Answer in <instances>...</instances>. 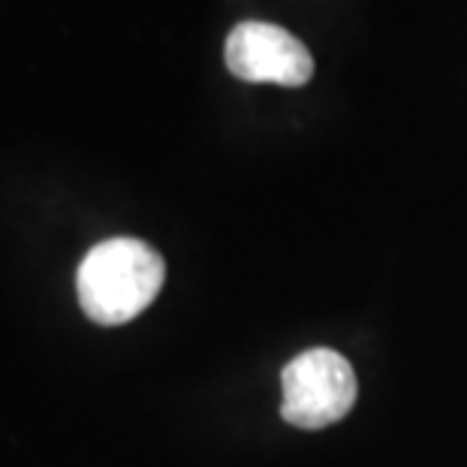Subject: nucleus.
I'll return each mask as SVG.
<instances>
[{
    "instance_id": "nucleus-1",
    "label": "nucleus",
    "mask_w": 467,
    "mask_h": 467,
    "mask_svg": "<svg viewBox=\"0 0 467 467\" xmlns=\"http://www.w3.org/2000/svg\"><path fill=\"white\" fill-rule=\"evenodd\" d=\"M163 256L139 238H109L88 251L76 272L82 311L100 326H121L139 317L163 286Z\"/></svg>"
},
{
    "instance_id": "nucleus-2",
    "label": "nucleus",
    "mask_w": 467,
    "mask_h": 467,
    "mask_svg": "<svg viewBox=\"0 0 467 467\" xmlns=\"http://www.w3.org/2000/svg\"><path fill=\"white\" fill-rule=\"evenodd\" d=\"M281 416L296 429H326L344 420L356 401V374L350 362L329 347L299 353L281 374Z\"/></svg>"
},
{
    "instance_id": "nucleus-3",
    "label": "nucleus",
    "mask_w": 467,
    "mask_h": 467,
    "mask_svg": "<svg viewBox=\"0 0 467 467\" xmlns=\"http://www.w3.org/2000/svg\"><path fill=\"white\" fill-rule=\"evenodd\" d=\"M223 57L242 82L299 88L314 73L311 52L299 36L268 22H242L226 36Z\"/></svg>"
}]
</instances>
